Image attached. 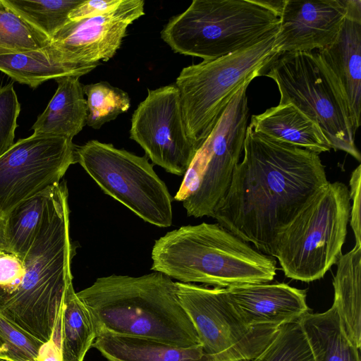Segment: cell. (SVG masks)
Wrapping results in <instances>:
<instances>
[{
	"label": "cell",
	"instance_id": "obj_25",
	"mask_svg": "<svg viewBox=\"0 0 361 361\" xmlns=\"http://www.w3.org/2000/svg\"><path fill=\"white\" fill-rule=\"evenodd\" d=\"M54 187L22 202L6 216L8 251L25 256L40 228Z\"/></svg>",
	"mask_w": 361,
	"mask_h": 361
},
{
	"label": "cell",
	"instance_id": "obj_8",
	"mask_svg": "<svg viewBox=\"0 0 361 361\" xmlns=\"http://www.w3.org/2000/svg\"><path fill=\"white\" fill-rule=\"evenodd\" d=\"M264 75L276 84L279 104H292L319 126L335 151L342 150L358 161L354 130L338 85L317 52L279 55Z\"/></svg>",
	"mask_w": 361,
	"mask_h": 361
},
{
	"label": "cell",
	"instance_id": "obj_33",
	"mask_svg": "<svg viewBox=\"0 0 361 361\" xmlns=\"http://www.w3.org/2000/svg\"><path fill=\"white\" fill-rule=\"evenodd\" d=\"M361 165L353 171L349 181L350 197L352 200L350 213V225L353 231L355 244L361 245L360 201H361Z\"/></svg>",
	"mask_w": 361,
	"mask_h": 361
},
{
	"label": "cell",
	"instance_id": "obj_28",
	"mask_svg": "<svg viewBox=\"0 0 361 361\" xmlns=\"http://www.w3.org/2000/svg\"><path fill=\"white\" fill-rule=\"evenodd\" d=\"M83 92L87 97L86 125L95 130L116 119L130 106L128 94L106 81L83 85Z\"/></svg>",
	"mask_w": 361,
	"mask_h": 361
},
{
	"label": "cell",
	"instance_id": "obj_3",
	"mask_svg": "<svg viewBox=\"0 0 361 361\" xmlns=\"http://www.w3.org/2000/svg\"><path fill=\"white\" fill-rule=\"evenodd\" d=\"M76 295L91 314L96 337L111 334L180 348L201 345L179 301L176 282L161 272L99 278Z\"/></svg>",
	"mask_w": 361,
	"mask_h": 361
},
{
	"label": "cell",
	"instance_id": "obj_29",
	"mask_svg": "<svg viewBox=\"0 0 361 361\" xmlns=\"http://www.w3.org/2000/svg\"><path fill=\"white\" fill-rule=\"evenodd\" d=\"M252 361H314L298 321L282 325L274 339Z\"/></svg>",
	"mask_w": 361,
	"mask_h": 361
},
{
	"label": "cell",
	"instance_id": "obj_20",
	"mask_svg": "<svg viewBox=\"0 0 361 361\" xmlns=\"http://www.w3.org/2000/svg\"><path fill=\"white\" fill-rule=\"evenodd\" d=\"M97 66L69 63L51 43L35 50L0 56V71L13 80L32 88L51 79L66 76L80 78Z\"/></svg>",
	"mask_w": 361,
	"mask_h": 361
},
{
	"label": "cell",
	"instance_id": "obj_18",
	"mask_svg": "<svg viewBox=\"0 0 361 361\" xmlns=\"http://www.w3.org/2000/svg\"><path fill=\"white\" fill-rule=\"evenodd\" d=\"M249 126L276 142L302 148L318 154L331 146L318 125L292 104H279L252 115Z\"/></svg>",
	"mask_w": 361,
	"mask_h": 361
},
{
	"label": "cell",
	"instance_id": "obj_22",
	"mask_svg": "<svg viewBox=\"0 0 361 361\" xmlns=\"http://www.w3.org/2000/svg\"><path fill=\"white\" fill-rule=\"evenodd\" d=\"M334 276L333 305L338 314L343 329L350 342L358 349L361 345V245L342 254L336 263Z\"/></svg>",
	"mask_w": 361,
	"mask_h": 361
},
{
	"label": "cell",
	"instance_id": "obj_10",
	"mask_svg": "<svg viewBox=\"0 0 361 361\" xmlns=\"http://www.w3.org/2000/svg\"><path fill=\"white\" fill-rule=\"evenodd\" d=\"M75 159L106 195L145 221L172 224V197L146 157L94 140L76 147Z\"/></svg>",
	"mask_w": 361,
	"mask_h": 361
},
{
	"label": "cell",
	"instance_id": "obj_2",
	"mask_svg": "<svg viewBox=\"0 0 361 361\" xmlns=\"http://www.w3.org/2000/svg\"><path fill=\"white\" fill-rule=\"evenodd\" d=\"M68 188H53L40 228L22 258L20 283L0 296V313L44 344L60 332L66 291L73 284Z\"/></svg>",
	"mask_w": 361,
	"mask_h": 361
},
{
	"label": "cell",
	"instance_id": "obj_24",
	"mask_svg": "<svg viewBox=\"0 0 361 361\" xmlns=\"http://www.w3.org/2000/svg\"><path fill=\"white\" fill-rule=\"evenodd\" d=\"M95 338L91 314L77 296L71 284L65 295L61 319L60 353L62 361H83Z\"/></svg>",
	"mask_w": 361,
	"mask_h": 361
},
{
	"label": "cell",
	"instance_id": "obj_1",
	"mask_svg": "<svg viewBox=\"0 0 361 361\" xmlns=\"http://www.w3.org/2000/svg\"><path fill=\"white\" fill-rule=\"evenodd\" d=\"M243 152L212 218L274 257L279 233L329 181L318 154L276 142L249 126Z\"/></svg>",
	"mask_w": 361,
	"mask_h": 361
},
{
	"label": "cell",
	"instance_id": "obj_15",
	"mask_svg": "<svg viewBox=\"0 0 361 361\" xmlns=\"http://www.w3.org/2000/svg\"><path fill=\"white\" fill-rule=\"evenodd\" d=\"M348 0H284L275 39L279 55L329 46L345 19Z\"/></svg>",
	"mask_w": 361,
	"mask_h": 361
},
{
	"label": "cell",
	"instance_id": "obj_30",
	"mask_svg": "<svg viewBox=\"0 0 361 361\" xmlns=\"http://www.w3.org/2000/svg\"><path fill=\"white\" fill-rule=\"evenodd\" d=\"M0 338L6 348L8 361H41L45 345L0 313Z\"/></svg>",
	"mask_w": 361,
	"mask_h": 361
},
{
	"label": "cell",
	"instance_id": "obj_13",
	"mask_svg": "<svg viewBox=\"0 0 361 361\" xmlns=\"http://www.w3.org/2000/svg\"><path fill=\"white\" fill-rule=\"evenodd\" d=\"M130 138L141 146L153 164L184 176L198 147L186 132L175 83L148 90L132 116Z\"/></svg>",
	"mask_w": 361,
	"mask_h": 361
},
{
	"label": "cell",
	"instance_id": "obj_27",
	"mask_svg": "<svg viewBox=\"0 0 361 361\" xmlns=\"http://www.w3.org/2000/svg\"><path fill=\"white\" fill-rule=\"evenodd\" d=\"M50 39L0 0V56L35 50Z\"/></svg>",
	"mask_w": 361,
	"mask_h": 361
},
{
	"label": "cell",
	"instance_id": "obj_11",
	"mask_svg": "<svg viewBox=\"0 0 361 361\" xmlns=\"http://www.w3.org/2000/svg\"><path fill=\"white\" fill-rule=\"evenodd\" d=\"M176 284L180 305L212 361H252L271 343L281 327L245 324L224 288Z\"/></svg>",
	"mask_w": 361,
	"mask_h": 361
},
{
	"label": "cell",
	"instance_id": "obj_14",
	"mask_svg": "<svg viewBox=\"0 0 361 361\" xmlns=\"http://www.w3.org/2000/svg\"><path fill=\"white\" fill-rule=\"evenodd\" d=\"M143 15V0H122L116 8L103 14L69 20L50 43L68 63L99 65L115 55L128 26Z\"/></svg>",
	"mask_w": 361,
	"mask_h": 361
},
{
	"label": "cell",
	"instance_id": "obj_36",
	"mask_svg": "<svg viewBox=\"0 0 361 361\" xmlns=\"http://www.w3.org/2000/svg\"><path fill=\"white\" fill-rule=\"evenodd\" d=\"M6 216L0 212V250H7L6 242Z\"/></svg>",
	"mask_w": 361,
	"mask_h": 361
},
{
	"label": "cell",
	"instance_id": "obj_37",
	"mask_svg": "<svg viewBox=\"0 0 361 361\" xmlns=\"http://www.w3.org/2000/svg\"><path fill=\"white\" fill-rule=\"evenodd\" d=\"M6 348L0 338V360L8 361L6 357Z\"/></svg>",
	"mask_w": 361,
	"mask_h": 361
},
{
	"label": "cell",
	"instance_id": "obj_26",
	"mask_svg": "<svg viewBox=\"0 0 361 361\" xmlns=\"http://www.w3.org/2000/svg\"><path fill=\"white\" fill-rule=\"evenodd\" d=\"M31 25L52 37L69 21L71 12L82 0H3Z\"/></svg>",
	"mask_w": 361,
	"mask_h": 361
},
{
	"label": "cell",
	"instance_id": "obj_34",
	"mask_svg": "<svg viewBox=\"0 0 361 361\" xmlns=\"http://www.w3.org/2000/svg\"><path fill=\"white\" fill-rule=\"evenodd\" d=\"M122 0H82L69 15V20L94 17L116 8Z\"/></svg>",
	"mask_w": 361,
	"mask_h": 361
},
{
	"label": "cell",
	"instance_id": "obj_19",
	"mask_svg": "<svg viewBox=\"0 0 361 361\" xmlns=\"http://www.w3.org/2000/svg\"><path fill=\"white\" fill-rule=\"evenodd\" d=\"M56 91L32 126L35 134L73 138L86 125L87 101L77 76L56 79Z\"/></svg>",
	"mask_w": 361,
	"mask_h": 361
},
{
	"label": "cell",
	"instance_id": "obj_16",
	"mask_svg": "<svg viewBox=\"0 0 361 361\" xmlns=\"http://www.w3.org/2000/svg\"><path fill=\"white\" fill-rule=\"evenodd\" d=\"M225 292L240 318L250 326L280 327L310 312L306 291L284 283L243 284L226 288Z\"/></svg>",
	"mask_w": 361,
	"mask_h": 361
},
{
	"label": "cell",
	"instance_id": "obj_4",
	"mask_svg": "<svg viewBox=\"0 0 361 361\" xmlns=\"http://www.w3.org/2000/svg\"><path fill=\"white\" fill-rule=\"evenodd\" d=\"M151 269L181 283L219 288L271 281L274 257L220 226L203 222L166 233L154 243Z\"/></svg>",
	"mask_w": 361,
	"mask_h": 361
},
{
	"label": "cell",
	"instance_id": "obj_21",
	"mask_svg": "<svg viewBox=\"0 0 361 361\" xmlns=\"http://www.w3.org/2000/svg\"><path fill=\"white\" fill-rule=\"evenodd\" d=\"M92 347L109 361H212L202 345L180 348L156 340L102 334Z\"/></svg>",
	"mask_w": 361,
	"mask_h": 361
},
{
	"label": "cell",
	"instance_id": "obj_6",
	"mask_svg": "<svg viewBox=\"0 0 361 361\" xmlns=\"http://www.w3.org/2000/svg\"><path fill=\"white\" fill-rule=\"evenodd\" d=\"M349 189L329 182L315 193L279 233L274 257L288 278L319 280L342 255L350 221Z\"/></svg>",
	"mask_w": 361,
	"mask_h": 361
},
{
	"label": "cell",
	"instance_id": "obj_31",
	"mask_svg": "<svg viewBox=\"0 0 361 361\" xmlns=\"http://www.w3.org/2000/svg\"><path fill=\"white\" fill-rule=\"evenodd\" d=\"M20 104L13 83L0 87V157L13 145Z\"/></svg>",
	"mask_w": 361,
	"mask_h": 361
},
{
	"label": "cell",
	"instance_id": "obj_12",
	"mask_svg": "<svg viewBox=\"0 0 361 361\" xmlns=\"http://www.w3.org/2000/svg\"><path fill=\"white\" fill-rule=\"evenodd\" d=\"M73 140L35 134L20 139L0 157V212L61 183L76 163Z\"/></svg>",
	"mask_w": 361,
	"mask_h": 361
},
{
	"label": "cell",
	"instance_id": "obj_9",
	"mask_svg": "<svg viewBox=\"0 0 361 361\" xmlns=\"http://www.w3.org/2000/svg\"><path fill=\"white\" fill-rule=\"evenodd\" d=\"M249 85H243L231 99L184 174L174 199L182 202L188 216L212 217L228 190L243 151Z\"/></svg>",
	"mask_w": 361,
	"mask_h": 361
},
{
	"label": "cell",
	"instance_id": "obj_7",
	"mask_svg": "<svg viewBox=\"0 0 361 361\" xmlns=\"http://www.w3.org/2000/svg\"><path fill=\"white\" fill-rule=\"evenodd\" d=\"M276 33L228 55L183 68L175 85L186 132L197 145L208 136L235 93L263 75L279 54Z\"/></svg>",
	"mask_w": 361,
	"mask_h": 361
},
{
	"label": "cell",
	"instance_id": "obj_23",
	"mask_svg": "<svg viewBox=\"0 0 361 361\" xmlns=\"http://www.w3.org/2000/svg\"><path fill=\"white\" fill-rule=\"evenodd\" d=\"M314 361H360L359 350L347 337L334 305L298 320Z\"/></svg>",
	"mask_w": 361,
	"mask_h": 361
},
{
	"label": "cell",
	"instance_id": "obj_17",
	"mask_svg": "<svg viewBox=\"0 0 361 361\" xmlns=\"http://www.w3.org/2000/svg\"><path fill=\"white\" fill-rule=\"evenodd\" d=\"M317 53L338 85L356 132L361 113V1H348L338 34Z\"/></svg>",
	"mask_w": 361,
	"mask_h": 361
},
{
	"label": "cell",
	"instance_id": "obj_35",
	"mask_svg": "<svg viewBox=\"0 0 361 361\" xmlns=\"http://www.w3.org/2000/svg\"><path fill=\"white\" fill-rule=\"evenodd\" d=\"M41 361H62L60 353V342L53 338L45 343L40 355Z\"/></svg>",
	"mask_w": 361,
	"mask_h": 361
},
{
	"label": "cell",
	"instance_id": "obj_32",
	"mask_svg": "<svg viewBox=\"0 0 361 361\" xmlns=\"http://www.w3.org/2000/svg\"><path fill=\"white\" fill-rule=\"evenodd\" d=\"M25 268L18 255L0 250V296L13 291L21 282Z\"/></svg>",
	"mask_w": 361,
	"mask_h": 361
},
{
	"label": "cell",
	"instance_id": "obj_5",
	"mask_svg": "<svg viewBox=\"0 0 361 361\" xmlns=\"http://www.w3.org/2000/svg\"><path fill=\"white\" fill-rule=\"evenodd\" d=\"M283 1L194 0L161 37L175 53L203 61L251 47L278 32Z\"/></svg>",
	"mask_w": 361,
	"mask_h": 361
}]
</instances>
